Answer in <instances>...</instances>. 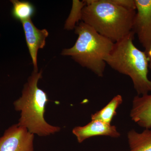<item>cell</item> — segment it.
Here are the masks:
<instances>
[{
    "label": "cell",
    "mask_w": 151,
    "mask_h": 151,
    "mask_svg": "<svg viewBox=\"0 0 151 151\" xmlns=\"http://www.w3.org/2000/svg\"><path fill=\"white\" fill-rule=\"evenodd\" d=\"M130 151H151V130L145 129L139 133L134 130L128 134Z\"/></svg>",
    "instance_id": "cell-10"
},
{
    "label": "cell",
    "mask_w": 151,
    "mask_h": 151,
    "mask_svg": "<svg viewBox=\"0 0 151 151\" xmlns=\"http://www.w3.org/2000/svg\"><path fill=\"white\" fill-rule=\"evenodd\" d=\"M134 35L132 31L114 42L105 61L114 70L129 76L139 95H145L151 91V81L148 78L150 60L145 51L134 45Z\"/></svg>",
    "instance_id": "cell-3"
},
{
    "label": "cell",
    "mask_w": 151,
    "mask_h": 151,
    "mask_svg": "<svg viewBox=\"0 0 151 151\" xmlns=\"http://www.w3.org/2000/svg\"><path fill=\"white\" fill-rule=\"evenodd\" d=\"M13 4L12 14L15 19L21 22L31 19L35 12V9L28 1L18 0L11 1Z\"/></svg>",
    "instance_id": "cell-12"
},
{
    "label": "cell",
    "mask_w": 151,
    "mask_h": 151,
    "mask_svg": "<svg viewBox=\"0 0 151 151\" xmlns=\"http://www.w3.org/2000/svg\"><path fill=\"white\" fill-rule=\"evenodd\" d=\"M86 3L83 1L80 2L79 1H73V5L71 12L65 24V29H72L75 28V24L81 19V11Z\"/></svg>",
    "instance_id": "cell-13"
},
{
    "label": "cell",
    "mask_w": 151,
    "mask_h": 151,
    "mask_svg": "<svg viewBox=\"0 0 151 151\" xmlns=\"http://www.w3.org/2000/svg\"><path fill=\"white\" fill-rule=\"evenodd\" d=\"M111 3L127 9L136 10L135 0H109Z\"/></svg>",
    "instance_id": "cell-14"
},
{
    "label": "cell",
    "mask_w": 151,
    "mask_h": 151,
    "mask_svg": "<svg viewBox=\"0 0 151 151\" xmlns=\"http://www.w3.org/2000/svg\"><path fill=\"white\" fill-rule=\"evenodd\" d=\"M136 13L133 31L147 54L151 46V0H135Z\"/></svg>",
    "instance_id": "cell-6"
},
{
    "label": "cell",
    "mask_w": 151,
    "mask_h": 151,
    "mask_svg": "<svg viewBox=\"0 0 151 151\" xmlns=\"http://www.w3.org/2000/svg\"><path fill=\"white\" fill-rule=\"evenodd\" d=\"M72 133L79 143L94 136H106L118 138L121 135L115 126L99 120H92L85 126L76 127L72 130Z\"/></svg>",
    "instance_id": "cell-8"
},
{
    "label": "cell",
    "mask_w": 151,
    "mask_h": 151,
    "mask_svg": "<svg viewBox=\"0 0 151 151\" xmlns=\"http://www.w3.org/2000/svg\"><path fill=\"white\" fill-rule=\"evenodd\" d=\"M42 71H34L28 78L21 96L13 103L15 110L20 112L17 123L33 134L47 137L60 132V127L48 124L44 118L45 107L49 99L47 94L39 88V80Z\"/></svg>",
    "instance_id": "cell-2"
},
{
    "label": "cell",
    "mask_w": 151,
    "mask_h": 151,
    "mask_svg": "<svg viewBox=\"0 0 151 151\" xmlns=\"http://www.w3.org/2000/svg\"><path fill=\"white\" fill-rule=\"evenodd\" d=\"M130 116L140 127L145 129L151 128V94L135 96Z\"/></svg>",
    "instance_id": "cell-9"
},
{
    "label": "cell",
    "mask_w": 151,
    "mask_h": 151,
    "mask_svg": "<svg viewBox=\"0 0 151 151\" xmlns=\"http://www.w3.org/2000/svg\"><path fill=\"white\" fill-rule=\"evenodd\" d=\"M24 31L25 37L29 54L34 66V71H38L37 56L39 49L45 46L46 39L49 33L47 30L37 28L31 19L21 22Z\"/></svg>",
    "instance_id": "cell-7"
},
{
    "label": "cell",
    "mask_w": 151,
    "mask_h": 151,
    "mask_svg": "<svg viewBox=\"0 0 151 151\" xmlns=\"http://www.w3.org/2000/svg\"><path fill=\"white\" fill-rule=\"evenodd\" d=\"M75 32L78 35L75 44L70 48L64 49L61 55L71 57L81 66L102 77L106 66L105 58L114 42L83 22L76 26Z\"/></svg>",
    "instance_id": "cell-4"
},
{
    "label": "cell",
    "mask_w": 151,
    "mask_h": 151,
    "mask_svg": "<svg viewBox=\"0 0 151 151\" xmlns=\"http://www.w3.org/2000/svg\"><path fill=\"white\" fill-rule=\"evenodd\" d=\"M34 139L27 129L14 124L0 137V151H34Z\"/></svg>",
    "instance_id": "cell-5"
},
{
    "label": "cell",
    "mask_w": 151,
    "mask_h": 151,
    "mask_svg": "<svg viewBox=\"0 0 151 151\" xmlns=\"http://www.w3.org/2000/svg\"><path fill=\"white\" fill-rule=\"evenodd\" d=\"M123 102V99L121 95H116L103 109L92 114L91 116L92 120H99L111 124L113 117L116 116V111Z\"/></svg>",
    "instance_id": "cell-11"
},
{
    "label": "cell",
    "mask_w": 151,
    "mask_h": 151,
    "mask_svg": "<svg viewBox=\"0 0 151 151\" xmlns=\"http://www.w3.org/2000/svg\"><path fill=\"white\" fill-rule=\"evenodd\" d=\"M81 19L100 35L115 42L133 29L136 10L127 9L109 0H86Z\"/></svg>",
    "instance_id": "cell-1"
},
{
    "label": "cell",
    "mask_w": 151,
    "mask_h": 151,
    "mask_svg": "<svg viewBox=\"0 0 151 151\" xmlns=\"http://www.w3.org/2000/svg\"><path fill=\"white\" fill-rule=\"evenodd\" d=\"M147 55L148 57L149 60H150V67L151 68V46L150 47V49L147 53Z\"/></svg>",
    "instance_id": "cell-15"
}]
</instances>
